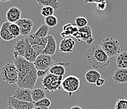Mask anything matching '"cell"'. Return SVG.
<instances>
[{
    "instance_id": "obj_31",
    "label": "cell",
    "mask_w": 127,
    "mask_h": 109,
    "mask_svg": "<svg viewBox=\"0 0 127 109\" xmlns=\"http://www.w3.org/2000/svg\"><path fill=\"white\" fill-rule=\"evenodd\" d=\"M115 109H127V99L121 97L116 102Z\"/></svg>"
},
{
    "instance_id": "obj_21",
    "label": "cell",
    "mask_w": 127,
    "mask_h": 109,
    "mask_svg": "<svg viewBox=\"0 0 127 109\" xmlns=\"http://www.w3.org/2000/svg\"><path fill=\"white\" fill-rule=\"evenodd\" d=\"M10 23L8 22H5L2 24L1 28H0V37L4 41H10L15 38L11 35L10 30H9V26Z\"/></svg>"
},
{
    "instance_id": "obj_40",
    "label": "cell",
    "mask_w": 127,
    "mask_h": 109,
    "mask_svg": "<svg viewBox=\"0 0 127 109\" xmlns=\"http://www.w3.org/2000/svg\"></svg>"
},
{
    "instance_id": "obj_3",
    "label": "cell",
    "mask_w": 127,
    "mask_h": 109,
    "mask_svg": "<svg viewBox=\"0 0 127 109\" xmlns=\"http://www.w3.org/2000/svg\"><path fill=\"white\" fill-rule=\"evenodd\" d=\"M63 80V76H59L50 73H47L44 76L42 77L41 83L44 91L48 93H52L62 89L61 86Z\"/></svg>"
},
{
    "instance_id": "obj_7",
    "label": "cell",
    "mask_w": 127,
    "mask_h": 109,
    "mask_svg": "<svg viewBox=\"0 0 127 109\" xmlns=\"http://www.w3.org/2000/svg\"><path fill=\"white\" fill-rule=\"evenodd\" d=\"M80 85V79L75 75H69L62 81L61 88L63 91L68 94L71 97L73 93L76 92L79 89Z\"/></svg>"
},
{
    "instance_id": "obj_36",
    "label": "cell",
    "mask_w": 127,
    "mask_h": 109,
    "mask_svg": "<svg viewBox=\"0 0 127 109\" xmlns=\"http://www.w3.org/2000/svg\"><path fill=\"white\" fill-rule=\"evenodd\" d=\"M35 109H49L48 107H35Z\"/></svg>"
},
{
    "instance_id": "obj_10",
    "label": "cell",
    "mask_w": 127,
    "mask_h": 109,
    "mask_svg": "<svg viewBox=\"0 0 127 109\" xmlns=\"http://www.w3.org/2000/svg\"><path fill=\"white\" fill-rule=\"evenodd\" d=\"M16 23L20 28V35L28 37L34 27L33 21L29 18H21Z\"/></svg>"
},
{
    "instance_id": "obj_27",
    "label": "cell",
    "mask_w": 127,
    "mask_h": 109,
    "mask_svg": "<svg viewBox=\"0 0 127 109\" xmlns=\"http://www.w3.org/2000/svg\"><path fill=\"white\" fill-rule=\"evenodd\" d=\"M44 22L46 25L48 27H55L58 24V18L55 15L49 16L44 18Z\"/></svg>"
},
{
    "instance_id": "obj_39",
    "label": "cell",
    "mask_w": 127,
    "mask_h": 109,
    "mask_svg": "<svg viewBox=\"0 0 127 109\" xmlns=\"http://www.w3.org/2000/svg\"><path fill=\"white\" fill-rule=\"evenodd\" d=\"M0 85H1V83H0Z\"/></svg>"
},
{
    "instance_id": "obj_25",
    "label": "cell",
    "mask_w": 127,
    "mask_h": 109,
    "mask_svg": "<svg viewBox=\"0 0 127 109\" xmlns=\"http://www.w3.org/2000/svg\"><path fill=\"white\" fill-rule=\"evenodd\" d=\"M36 3L37 4H39V6H50V7L53 8L55 11H58L59 9L60 8V3H59L58 1L56 0H37Z\"/></svg>"
},
{
    "instance_id": "obj_11",
    "label": "cell",
    "mask_w": 127,
    "mask_h": 109,
    "mask_svg": "<svg viewBox=\"0 0 127 109\" xmlns=\"http://www.w3.org/2000/svg\"><path fill=\"white\" fill-rule=\"evenodd\" d=\"M8 104L9 106H11L15 109H32L35 108L34 103L19 100L13 96L8 97Z\"/></svg>"
},
{
    "instance_id": "obj_2",
    "label": "cell",
    "mask_w": 127,
    "mask_h": 109,
    "mask_svg": "<svg viewBox=\"0 0 127 109\" xmlns=\"http://www.w3.org/2000/svg\"><path fill=\"white\" fill-rule=\"evenodd\" d=\"M86 57L87 63L94 69H105L110 63L109 58L99 45H91L87 50Z\"/></svg>"
},
{
    "instance_id": "obj_8",
    "label": "cell",
    "mask_w": 127,
    "mask_h": 109,
    "mask_svg": "<svg viewBox=\"0 0 127 109\" xmlns=\"http://www.w3.org/2000/svg\"><path fill=\"white\" fill-rule=\"evenodd\" d=\"M74 37L76 38L79 42L84 41L89 45H91L94 42L92 29L89 25H87L86 27L83 28H78V32Z\"/></svg>"
},
{
    "instance_id": "obj_35",
    "label": "cell",
    "mask_w": 127,
    "mask_h": 109,
    "mask_svg": "<svg viewBox=\"0 0 127 109\" xmlns=\"http://www.w3.org/2000/svg\"><path fill=\"white\" fill-rule=\"evenodd\" d=\"M70 109H82L79 106H73L72 107L70 108Z\"/></svg>"
},
{
    "instance_id": "obj_6",
    "label": "cell",
    "mask_w": 127,
    "mask_h": 109,
    "mask_svg": "<svg viewBox=\"0 0 127 109\" xmlns=\"http://www.w3.org/2000/svg\"><path fill=\"white\" fill-rule=\"evenodd\" d=\"M34 65L37 70L38 77H44L46 74V71L53 65V57L41 54L37 56Z\"/></svg>"
},
{
    "instance_id": "obj_37",
    "label": "cell",
    "mask_w": 127,
    "mask_h": 109,
    "mask_svg": "<svg viewBox=\"0 0 127 109\" xmlns=\"http://www.w3.org/2000/svg\"><path fill=\"white\" fill-rule=\"evenodd\" d=\"M6 109H14V108L11 107V106H9V105H8V106L6 108Z\"/></svg>"
},
{
    "instance_id": "obj_33",
    "label": "cell",
    "mask_w": 127,
    "mask_h": 109,
    "mask_svg": "<svg viewBox=\"0 0 127 109\" xmlns=\"http://www.w3.org/2000/svg\"><path fill=\"white\" fill-rule=\"evenodd\" d=\"M107 7V2L106 1H100L96 4V8L99 11H104Z\"/></svg>"
},
{
    "instance_id": "obj_15",
    "label": "cell",
    "mask_w": 127,
    "mask_h": 109,
    "mask_svg": "<svg viewBox=\"0 0 127 109\" xmlns=\"http://www.w3.org/2000/svg\"><path fill=\"white\" fill-rule=\"evenodd\" d=\"M75 46V42L70 37L63 38L60 43V50L63 53H71Z\"/></svg>"
},
{
    "instance_id": "obj_17",
    "label": "cell",
    "mask_w": 127,
    "mask_h": 109,
    "mask_svg": "<svg viewBox=\"0 0 127 109\" xmlns=\"http://www.w3.org/2000/svg\"><path fill=\"white\" fill-rule=\"evenodd\" d=\"M48 42L46 44L44 50L42 52V54L48 55V56H53L55 54L57 49V44L55 37L51 35H48L47 37Z\"/></svg>"
},
{
    "instance_id": "obj_24",
    "label": "cell",
    "mask_w": 127,
    "mask_h": 109,
    "mask_svg": "<svg viewBox=\"0 0 127 109\" xmlns=\"http://www.w3.org/2000/svg\"><path fill=\"white\" fill-rule=\"evenodd\" d=\"M116 66L120 69H127V52H122L117 56Z\"/></svg>"
},
{
    "instance_id": "obj_28",
    "label": "cell",
    "mask_w": 127,
    "mask_h": 109,
    "mask_svg": "<svg viewBox=\"0 0 127 109\" xmlns=\"http://www.w3.org/2000/svg\"><path fill=\"white\" fill-rule=\"evenodd\" d=\"M9 30L11 35L15 39L20 35V30L17 23H10L9 26Z\"/></svg>"
},
{
    "instance_id": "obj_22",
    "label": "cell",
    "mask_w": 127,
    "mask_h": 109,
    "mask_svg": "<svg viewBox=\"0 0 127 109\" xmlns=\"http://www.w3.org/2000/svg\"><path fill=\"white\" fill-rule=\"evenodd\" d=\"M100 78H101V73H99L97 70L94 69L89 70L88 71L85 73V78L86 81L91 84H95L96 81Z\"/></svg>"
},
{
    "instance_id": "obj_1",
    "label": "cell",
    "mask_w": 127,
    "mask_h": 109,
    "mask_svg": "<svg viewBox=\"0 0 127 109\" xmlns=\"http://www.w3.org/2000/svg\"><path fill=\"white\" fill-rule=\"evenodd\" d=\"M13 63L17 67L18 79L17 83L18 88L34 89L37 81V70L34 63H30L23 57L14 58Z\"/></svg>"
},
{
    "instance_id": "obj_23",
    "label": "cell",
    "mask_w": 127,
    "mask_h": 109,
    "mask_svg": "<svg viewBox=\"0 0 127 109\" xmlns=\"http://www.w3.org/2000/svg\"><path fill=\"white\" fill-rule=\"evenodd\" d=\"M32 98L33 103H35L44 98H46V94L44 89L41 88H34L32 90Z\"/></svg>"
},
{
    "instance_id": "obj_20",
    "label": "cell",
    "mask_w": 127,
    "mask_h": 109,
    "mask_svg": "<svg viewBox=\"0 0 127 109\" xmlns=\"http://www.w3.org/2000/svg\"><path fill=\"white\" fill-rule=\"evenodd\" d=\"M26 42L27 48L24 58L26 59L27 61H28L29 62H30V63H34L39 55L36 53V52L34 50V49L32 47L31 45L30 44L29 41L27 37H26Z\"/></svg>"
},
{
    "instance_id": "obj_29",
    "label": "cell",
    "mask_w": 127,
    "mask_h": 109,
    "mask_svg": "<svg viewBox=\"0 0 127 109\" xmlns=\"http://www.w3.org/2000/svg\"><path fill=\"white\" fill-rule=\"evenodd\" d=\"M75 23L77 27L79 28H83V27H86L87 25H88V20L84 17H77L75 20Z\"/></svg>"
},
{
    "instance_id": "obj_19",
    "label": "cell",
    "mask_w": 127,
    "mask_h": 109,
    "mask_svg": "<svg viewBox=\"0 0 127 109\" xmlns=\"http://www.w3.org/2000/svg\"><path fill=\"white\" fill-rule=\"evenodd\" d=\"M113 80L116 84L127 83V69H117L113 76Z\"/></svg>"
},
{
    "instance_id": "obj_12",
    "label": "cell",
    "mask_w": 127,
    "mask_h": 109,
    "mask_svg": "<svg viewBox=\"0 0 127 109\" xmlns=\"http://www.w3.org/2000/svg\"><path fill=\"white\" fill-rule=\"evenodd\" d=\"M31 92V89L18 88L14 91L13 97L19 100L33 103Z\"/></svg>"
},
{
    "instance_id": "obj_14",
    "label": "cell",
    "mask_w": 127,
    "mask_h": 109,
    "mask_svg": "<svg viewBox=\"0 0 127 109\" xmlns=\"http://www.w3.org/2000/svg\"><path fill=\"white\" fill-rule=\"evenodd\" d=\"M13 48H14V50H13V54L14 56V58H17L18 57H24L27 48L26 37L17 41L14 44Z\"/></svg>"
},
{
    "instance_id": "obj_18",
    "label": "cell",
    "mask_w": 127,
    "mask_h": 109,
    "mask_svg": "<svg viewBox=\"0 0 127 109\" xmlns=\"http://www.w3.org/2000/svg\"><path fill=\"white\" fill-rule=\"evenodd\" d=\"M78 28L75 24L66 23L63 25L62 32L60 35L63 38L68 37H75L78 31Z\"/></svg>"
},
{
    "instance_id": "obj_4",
    "label": "cell",
    "mask_w": 127,
    "mask_h": 109,
    "mask_svg": "<svg viewBox=\"0 0 127 109\" xmlns=\"http://www.w3.org/2000/svg\"><path fill=\"white\" fill-rule=\"evenodd\" d=\"M0 76L2 80L9 85L17 84L18 79V73L14 63H7L3 66Z\"/></svg>"
},
{
    "instance_id": "obj_26",
    "label": "cell",
    "mask_w": 127,
    "mask_h": 109,
    "mask_svg": "<svg viewBox=\"0 0 127 109\" xmlns=\"http://www.w3.org/2000/svg\"><path fill=\"white\" fill-rule=\"evenodd\" d=\"M49 30V27H48L46 24L45 25H42L39 27L37 30L33 34V35L37 38L44 39V38H46L48 36Z\"/></svg>"
},
{
    "instance_id": "obj_38",
    "label": "cell",
    "mask_w": 127,
    "mask_h": 109,
    "mask_svg": "<svg viewBox=\"0 0 127 109\" xmlns=\"http://www.w3.org/2000/svg\"><path fill=\"white\" fill-rule=\"evenodd\" d=\"M35 109V108H34V109Z\"/></svg>"
},
{
    "instance_id": "obj_34",
    "label": "cell",
    "mask_w": 127,
    "mask_h": 109,
    "mask_svg": "<svg viewBox=\"0 0 127 109\" xmlns=\"http://www.w3.org/2000/svg\"><path fill=\"white\" fill-rule=\"evenodd\" d=\"M106 83V80L102 78H100L99 79H98L97 81L95 83V85H96L97 87H101L102 86H103Z\"/></svg>"
},
{
    "instance_id": "obj_9",
    "label": "cell",
    "mask_w": 127,
    "mask_h": 109,
    "mask_svg": "<svg viewBox=\"0 0 127 109\" xmlns=\"http://www.w3.org/2000/svg\"><path fill=\"white\" fill-rule=\"evenodd\" d=\"M30 44L31 45L32 47L34 49L36 53L38 55L42 54L43 50H44L46 46L47 42H48V39L47 37L44 39H40L34 36L33 34L30 35L27 37Z\"/></svg>"
},
{
    "instance_id": "obj_5",
    "label": "cell",
    "mask_w": 127,
    "mask_h": 109,
    "mask_svg": "<svg viewBox=\"0 0 127 109\" xmlns=\"http://www.w3.org/2000/svg\"><path fill=\"white\" fill-rule=\"evenodd\" d=\"M100 45L109 58L118 56L121 53L120 42L115 38H106L102 40Z\"/></svg>"
},
{
    "instance_id": "obj_32",
    "label": "cell",
    "mask_w": 127,
    "mask_h": 109,
    "mask_svg": "<svg viewBox=\"0 0 127 109\" xmlns=\"http://www.w3.org/2000/svg\"><path fill=\"white\" fill-rule=\"evenodd\" d=\"M34 107H48L51 105V102L50 100L48 98H45L44 99L41 100L37 102L34 103Z\"/></svg>"
},
{
    "instance_id": "obj_30",
    "label": "cell",
    "mask_w": 127,
    "mask_h": 109,
    "mask_svg": "<svg viewBox=\"0 0 127 109\" xmlns=\"http://www.w3.org/2000/svg\"><path fill=\"white\" fill-rule=\"evenodd\" d=\"M55 10L52 7L48 6H45L42 7L41 11V13L43 17H44L46 18V17L53 15L54 13H55Z\"/></svg>"
},
{
    "instance_id": "obj_16",
    "label": "cell",
    "mask_w": 127,
    "mask_h": 109,
    "mask_svg": "<svg viewBox=\"0 0 127 109\" xmlns=\"http://www.w3.org/2000/svg\"><path fill=\"white\" fill-rule=\"evenodd\" d=\"M21 10L15 6H11L6 13V18L10 23H16L21 19Z\"/></svg>"
},
{
    "instance_id": "obj_13",
    "label": "cell",
    "mask_w": 127,
    "mask_h": 109,
    "mask_svg": "<svg viewBox=\"0 0 127 109\" xmlns=\"http://www.w3.org/2000/svg\"><path fill=\"white\" fill-rule=\"evenodd\" d=\"M69 63H57L53 64L51 67L46 71L47 73H50L53 75L63 76L66 73V69L64 66H69Z\"/></svg>"
}]
</instances>
